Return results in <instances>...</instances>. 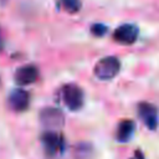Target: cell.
I'll return each mask as SVG.
<instances>
[{
	"label": "cell",
	"mask_w": 159,
	"mask_h": 159,
	"mask_svg": "<svg viewBox=\"0 0 159 159\" xmlns=\"http://www.w3.org/2000/svg\"><path fill=\"white\" fill-rule=\"evenodd\" d=\"M119 68H120L119 60L114 56H108V57H103L96 63L94 75L97 78L102 81H107L116 77L117 73L119 72Z\"/></svg>",
	"instance_id": "6da1fadb"
},
{
	"label": "cell",
	"mask_w": 159,
	"mask_h": 159,
	"mask_svg": "<svg viewBox=\"0 0 159 159\" xmlns=\"http://www.w3.org/2000/svg\"><path fill=\"white\" fill-rule=\"evenodd\" d=\"M40 122L47 130H57V129L63 127L65 116L60 109L47 107V108H43L41 111Z\"/></svg>",
	"instance_id": "7a4b0ae2"
},
{
	"label": "cell",
	"mask_w": 159,
	"mask_h": 159,
	"mask_svg": "<svg viewBox=\"0 0 159 159\" xmlns=\"http://www.w3.org/2000/svg\"><path fill=\"white\" fill-rule=\"evenodd\" d=\"M62 101L65 106L71 111H77L83 104V92L76 84H66L62 88Z\"/></svg>",
	"instance_id": "3957f363"
},
{
	"label": "cell",
	"mask_w": 159,
	"mask_h": 159,
	"mask_svg": "<svg viewBox=\"0 0 159 159\" xmlns=\"http://www.w3.org/2000/svg\"><path fill=\"white\" fill-rule=\"evenodd\" d=\"M41 142H42V145H43L46 153L51 154V155L61 153L65 148V139L56 130L45 132L41 137Z\"/></svg>",
	"instance_id": "277c9868"
},
{
	"label": "cell",
	"mask_w": 159,
	"mask_h": 159,
	"mask_svg": "<svg viewBox=\"0 0 159 159\" xmlns=\"http://www.w3.org/2000/svg\"><path fill=\"white\" fill-rule=\"evenodd\" d=\"M138 116L140 117L143 123L147 125V128L153 130L158 127L159 117H158V109L155 106L145 102L140 103L138 106Z\"/></svg>",
	"instance_id": "5b68a950"
},
{
	"label": "cell",
	"mask_w": 159,
	"mask_h": 159,
	"mask_svg": "<svg viewBox=\"0 0 159 159\" xmlns=\"http://www.w3.org/2000/svg\"><path fill=\"white\" fill-rule=\"evenodd\" d=\"M138 32H139V30L137 26H134L132 24H123L116 29L113 36H114V40L118 41L119 43L129 45L137 40Z\"/></svg>",
	"instance_id": "8992f818"
},
{
	"label": "cell",
	"mask_w": 159,
	"mask_h": 159,
	"mask_svg": "<svg viewBox=\"0 0 159 159\" xmlns=\"http://www.w3.org/2000/svg\"><path fill=\"white\" fill-rule=\"evenodd\" d=\"M39 77V70L34 65H25L17 68L15 73V81L19 84L26 86L34 83Z\"/></svg>",
	"instance_id": "52a82bcc"
},
{
	"label": "cell",
	"mask_w": 159,
	"mask_h": 159,
	"mask_svg": "<svg viewBox=\"0 0 159 159\" xmlns=\"http://www.w3.org/2000/svg\"><path fill=\"white\" fill-rule=\"evenodd\" d=\"M30 103V94L25 89H15L11 92L9 97V104L10 107L16 112H22L29 107Z\"/></svg>",
	"instance_id": "ba28073f"
},
{
	"label": "cell",
	"mask_w": 159,
	"mask_h": 159,
	"mask_svg": "<svg viewBox=\"0 0 159 159\" xmlns=\"http://www.w3.org/2000/svg\"><path fill=\"white\" fill-rule=\"evenodd\" d=\"M134 129H135V124L133 120H129V119L122 120L117 128V133H116L117 140L120 143H127L133 137Z\"/></svg>",
	"instance_id": "9c48e42d"
},
{
	"label": "cell",
	"mask_w": 159,
	"mask_h": 159,
	"mask_svg": "<svg viewBox=\"0 0 159 159\" xmlns=\"http://www.w3.org/2000/svg\"><path fill=\"white\" fill-rule=\"evenodd\" d=\"M92 147L88 143H78L73 148V158L75 159H91L92 157Z\"/></svg>",
	"instance_id": "30bf717a"
},
{
	"label": "cell",
	"mask_w": 159,
	"mask_h": 159,
	"mask_svg": "<svg viewBox=\"0 0 159 159\" xmlns=\"http://www.w3.org/2000/svg\"><path fill=\"white\" fill-rule=\"evenodd\" d=\"M60 6L68 12H77L81 7L80 0H58Z\"/></svg>",
	"instance_id": "8fae6325"
},
{
	"label": "cell",
	"mask_w": 159,
	"mask_h": 159,
	"mask_svg": "<svg viewBox=\"0 0 159 159\" xmlns=\"http://www.w3.org/2000/svg\"><path fill=\"white\" fill-rule=\"evenodd\" d=\"M92 32L96 35V36H103L106 32H107V27L102 24H96L92 26Z\"/></svg>",
	"instance_id": "7c38bea8"
},
{
	"label": "cell",
	"mask_w": 159,
	"mask_h": 159,
	"mask_svg": "<svg viewBox=\"0 0 159 159\" xmlns=\"http://www.w3.org/2000/svg\"><path fill=\"white\" fill-rule=\"evenodd\" d=\"M132 159H144V155H143L142 152H135Z\"/></svg>",
	"instance_id": "4fadbf2b"
},
{
	"label": "cell",
	"mask_w": 159,
	"mask_h": 159,
	"mask_svg": "<svg viewBox=\"0 0 159 159\" xmlns=\"http://www.w3.org/2000/svg\"><path fill=\"white\" fill-rule=\"evenodd\" d=\"M4 46V39H2V34H1V30H0V51Z\"/></svg>",
	"instance_id": "5bb4252c"
},
{
	"label": "cell",
	"mask_w": 159,
	"mask_h": 159,
	"mask_svg": "<svg viewBox=\"0 0 159 159\" xmlns=\"http://www.w3.org/2000/svg\"><path fill=\"white\" fill-rule=\"evenodd\" d=\"M0 2H1V4H4V2H6V0H0Z\"/></svg>",
	"instance_id": "9a60e30c"
}]
</instances>
